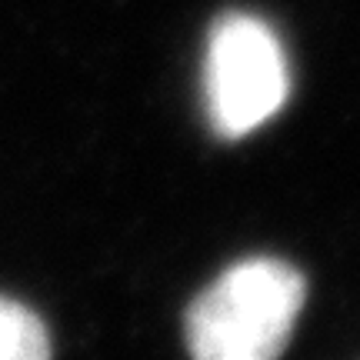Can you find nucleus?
Here are the masks:
<instances>
[{
	"label": "nucleus",
	"mask_w": 360,
	"mask_h": 360,
	"mask_svg": "<svg viewBox=\"0 0 360 360\" xmlns=\"http://www.w3.org/2000/svg\"><path fill=\"white\" fill-rule=\"evenodd\" d=\"M300 270L250 257L224 270L191 304L187 344L200 360H270L294 334L304 307Z\"/></svg>",
	"instance_id": "nucleus-1"
},
{
	"label": "nucleus",
	"mask_w": 360,
	"mask_h": 360,
	"mask_svg": "<svg viewBox=\"0 0 360 360\" xmlns=\"http://www.w3.org/2000/svg\"><path fill=\"white\" fill-rule=\"evenodd\" d=\"M290 94L287 53L274 27L254 13L220 17L204 60L207 120L220 137L237 141L267 124Z\"/></svg>",
	"instance_id": "nucleus-2"
},
{
	"label": "nucleus",
	"mask_w": 360,
	"mask_h": 360,
	"mask_svg": "<svg viewBox=\"0 0 360 360\" xmlns=\"http://www.w3.org/2000/svg\"><path fill=\"white\" fill-rule=\"evenodd\" d=\"M51 354L47 327L37 314L0 297V360H44Z\"/></svg>",
	"instance_id": "nucleus-3"
}]
</instances>
